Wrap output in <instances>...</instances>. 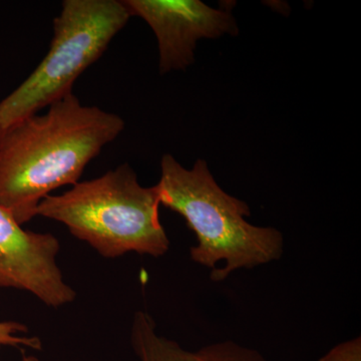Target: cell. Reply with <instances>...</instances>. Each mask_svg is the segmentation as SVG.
Returning <instances> with one entry per match:
<instances>
[{
	"instance_id": "obj_1",
	"label": "cell",
	"mask_w": 361,
	"mask_h": 361,
	"mask_svg": "<svg viewBox=\"0 0 361 361\" xmlns=\"http://www.w3.org/2000/svg\"><path fill=\"white\" fill-rule=\"evenodd\" d=\"M49 108L4 130L0 142V206L20 225L37 216L51 192L77 184L125 128L120 116L82 106L73 92Z\"/></svg>"
},
{
	"instance_id": "obj_2",
	"label": "cell",
	"mask_w": 361,
	"mask_h": 361,
	"mask_svg": "<svg viewBox=\"0 0 361 361\" xmlns=\"http://www.w3.org/2000/svg\"><path fill=\"white\" fill-rule=\"evenodd\" d=\"M161 171L156 185L160 203L185 218L197 238L190 256L197 264L212 270V281H224L234 271L281 257L282 233L247 222L249 206L218 186L205 161L198 160L187 170L174 157L165 155Z\"/></svg>"
},
{
	"instance_id": "obj_3",
	"label": "cell",
	"mask_w": 361,
	"mask_h": 361,
	"mask_svg": "<svg viewBox=\"0 0 361 361\" xmlns=\"http://www.w3.org/2000/svg\"><path fill=\"white\" fill-rule=\"evenodd\" d=\"M160 205L157 186H141L133 168L123 164L63 194L45 197L37 214L63 223L104 258L129 252L157 258L170 248L159 218Z\"/></svg>"
},
{
	"instance_id": "obj_4",
	"label": "cell",
	"mask_w": 361,
	"mask_h": 361,
	"mask_svg": "<svg viewBox=\"0 0 361 361\" xmlns=\"http://www.w3.org/2000/svg\"><path fill=\"white\" fill-rule=\"evenodd\" d=\"M130 16L118 0H65L54 21L44 59L25 82L0 102V127L8 129L73 92V85L101 58Z\"/></svg>"
},
{
	"instance_id": "obj_5",
	"label": "cell",
	"mask_w": 361,
	"mask_h": 361,
	"mask_svg": "<svg viewBox=\"0 0 361 361\" xmlns=\"http://www.w3.org/2000/svg\"><path fill=\"white\" fill-rule=\"evenodd\" d=\"M21 226L0 206V287L30 292L49 307L73 302L77 292L66 283L56 263L58 238Z\"/></svg>"
},
{
	"instance_id": "obj_6",
	"label": "cell",
	"mask_w": 361,
	"mask_h": 361,
	"mask_svg": "<svg viewBox=\"0 0 361 361\" xmlns=\"http://www.w3.org/2000/svg\"><path fill=\"white\" fill-rule=\"evenodd\" d=\"M130 16L146 20L155 32L161 73L185 70L194 61L197 40L238 32L229 13L199 0H123Z\"/></svg>"
},
{
	"instance_id": "obj_7",
	"label": "cell",
	"mask_w": 361,
	"mask_h": 361,
	"mask_svg": "<svg viewBox=\"0 0 361 361\" xmlns=\"http://www.w3.org/2000/svg\"><path fill=\"white\" fill-rule=\"evenodd\" d=\"M130 341L140 361H269L256 349L231 341L187 350L177 342L159 336L155 322L146 311L135 312Z\"/></svg>"
},
{
	"instance_id": "obj_8",
	"label": "cell",
	"mask_w": 361,
	"mask_h": 361,
	"mask_svg": "<svg viewBox=\"0 0 361 361\" xmlns=\"http://www.w3.org/2000/svg\"><path fill=\"white\" fill-rule=\"evenodd\" d=\"M27 334V326L23 323L0 322V346H14L42 350V342L39 337L25 336Z\"/></svg>"
},
{
	"instance_id": "obj_9",
	"label": "cell",
	"mask_w": 361,
	"mask_h": 361,
	"mask_svg": "<svg viewBox=\"0 0 361 361\" xmlns=\"http://www.w3.org/2000/svg\"><path fill=\"white\" fill-rule=\"evenodd\" d=\"M318 361H361L360 337L336 344Z\"/></svg>"
},
{
	"instance_id": "obj_10",
	"label": "cell",
	"mask_w": 361,
	"mask_h": 361,
	"mask_svg": "<svg viewBox=\"0 0 361 361\" xmlns=\"http://www.w3.org/2000/svg\"><path fill=\"white\" fill-rule=\"evenodd\" d=\"M21 361H40L39 357L35 355H23V360Z\"/></svg>"
},
{
	"instance_id": "obj_11",
	"label": "cell",
	"mask_w": 361,
	"mask_h": 361,
	"mask_svg": "<svg viewBox=\"0 0 361 361\" xmlns=\"http://www.w3.org/2000/svg\"><path fill=\"white\" fill-rule=\"evenodd\" d=\"M4 130L1 129V127H0V142H1L2 135H4Z\"/></svg>"
},
{
	"instance_id": "obj_12",
	"label": "cell",
	"mask_w": 361,
	"mask_h": 361,
	"mask_svg": "<svg viewBox=\"0 0 361 361\" xmlns=\"http://www.w3.org/2000/svg\"><path fill=\"white\" fill-rule=\"evenodd\" d=\"M0 348H1V346H0Z\"/></svg>"
}]
</instances>
